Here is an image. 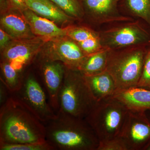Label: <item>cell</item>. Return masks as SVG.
I'll return each mask as SVG.
<instances>
[{
    "instance_id": "cell-1",
    "label": "cell",
    "mask_w": 150,
    "mask_h": 150,
    "mask_svg": "<svg viewBox=\"0 0 150 150\" xmlns=\"http://www.w3.org/2000/svg\"><path fill=\"white\" fill-rule=\"evenodd\" d=\"M44 123L11 94L0 109V143L36 144L46 142Z\"/></svg>"
},
{
    "instance_id": "cell-2",
    "label": "cell",
    "mask_w": 150,
    "mask_h": 150,
    "mask_svg": "<svg viewBox=\"0 0 150 150\" xmlns=\"http://www.w3.org/2000/svg\"><path fill=\"white\" fill-rule=\"evenodd\" d=\"M46 141L55 150H97L99 140L85 118L58 112L44 123Z\"/></svg>"
},
{
    "instance_id": "cell-3",
    "label": "cell",
    "mask_w": 150,
    "mask_h": 150,
    "mask_svg": "<svg viewBox=\"0 0 150 150\" xmlns=\"http://www.w3.org/2000/svg\"><path fill=\"white\" fill-rule=\"evenodd\" d=\"M150 46L135 45L110 50L105 71L114 80L117 90L137 86Z\"/></svg>"
},
{
    "instance_id": "cell-4",
    "label": "cell",
    "mask_w": 150,
    "mask_h": 150,
    "mask_svg": "<svg viewBox=\"0 0 150 150\" xmlns=\"http://www.w3.org/2000/svg\"><path fill=\"white\" fill-rule=\"evenodd\" d=\"M96 102L84 76L79 71L67 68L59 96L58 112L85 118Z\"/></svg>"
},
{
    "instance_id": "cell-5",
    "label": "cell",
    "mask_w": 150,
    "mask_h": 150,
    "mask_svg": "<svg viewBox=\"0 0 150 150\" xmlns=\"http://www.w3.org/2000/svg\"><path fill=\"white\" fill-rule=\"evenodd\" d=\"M129 109L121 101L110 97L96 102L85 118L99 141L121 135Z\"/></svg>"
},
{
    "instance_id": "cell-6",
    "label": "cell",
    "mask_w": 150,
    "mask_h": 150,
    "mask_svg": "<svg viewBox=\"0 0 150 150\" xmlns=\"http://www.w3.org/2000/svg\"><path fill=\"white\" fill-rule=\"evenodd\" d=\"M103 48L115 50L135 46H150V28L140 19L109 25L98 31Z\"/></svg>"
},
{
    "instance_id": "cell-7",
    "label": "cell",
    "mask_w": 150,
    "mask_h": 150,
    "mask_svg": "<svg viewBox=\"0 0 150 150\" xmlns=\"http://www.w3.org/2000/svg\"><path fill=\"white\" fill-rule=\"evenodd\" d=\"M11 94L43 123L56 116L43 84L32 73H29L23 77L20 88Z\"/></svg>"
},
{
    "instance_id": "cell-8",
    "label": "cell",
    "mask_w": 150,
    "mask_h": 150,
    "mask_svg": "<svg viewBox=\"0 0 150 150\" xmlns=\"http://www.w3.org/2000/svg\"><path fill=\"white\" fill-rule=\"evenodd\" d=\"M120 137L129 150H145L150 142V120L146 112L129 110Z\"/></svg>"
},
{
    "instance_id": "cell-9",
    "label": "cell",
    "mask_w": 150,
    "mask_h": 150,
    "mask_svg": "<svg viewBox=\"0 0 150 150\" xmlns=\"http://www.w3.org/2000/svg\"><path fill=\"white\" fill-rule=\"evenodd\" d=\"M85 14L98 25L104 26L135 19L124 15L119 9L121 0H78Z\"/></svg>"
},
{
    "instance_id": "cell-10",
    "label": "cell",
    "mask_w": 150,
    "mask_h": 150,
    "mask_svg": "<svg viewBox=\"0 0 150 150\" xmlns=\"http://www.w3.org/2000/svg\"><path fill=\"white\" fill-rule=\"evenodd\" d=\"M39 68L42 80L49 103L56 113L59 109V96L66 73L62 62L52 61L43 56Z\"/></svg>"
},
{
    "instance_id": "cell-11",
    "label": "cell",
    "mask_w": 150,
    "mask_h": 150,
    "mask_svg": "<svg viewBox=\"0 0 150 150\" xmlns=\"http://www.w3.org/2000/svg\"><path fill=\"white\" fill-rule=\"evenodd\" d=\"M64 37L51 40L43 56L62 62L67 69L79 71L86 55L75 41L68 36Z\"/></svg>"
},
{
    "instance_id": "cell-12",
    "label": "cell",
    "mask_w": 150,
    "mask_h": 150,
    "mask_svg": "<svg viewBox=\"0 0 150 150\" xmlns=\"http://www.w3.org/2000/svg\"><path fill=\"white\" fill-rule=\"evenodd\" d=\"M14 40L3 50V62L19 73L36 56L44 40L35 38Z\"/></svg>"
},
{
    "instance_id": "cell-13",
    "label": "cell",
    "mask_w": 150,
    "mask_h": 150,
    "mask_svg": "<svg viewBox=\"0 0 150 150\" xmlns=\"http://www.w3.org/2000/svg\"><path fill=\"white\" fill-rule=\"evenodd\" d=\"M22 16L29 24L34 35L44 41H51L67 36V28L58 27L54 22L38 15L29 8L21 11Z\"/></svg>"
},
{
    "instance_id": "cell-14",
    "label": "cell",
    "mask_w": 150,
    "mask_h": 150,
    "mask_svg": "<svg viewBox=\"0 0 150 150\" xmlns=\"http://www.w3.org/2000/svg\"><path fill=\"white\" fill-rule=\"evenodd\" d=\"M113 97L125 105L129 110H150V89L134 87L116 91Z\"/></svg>"
},
{
    "instance_id": "cell-15",
    "label": "cell",
    "mask_w": 150,
    "mask_h": 150,
    "mask_svg": "<svg viewBox=\"0 0 150 150\" xmlns=\"http://www.w3.org/2000/svg\"><path fill=\"white\" fill-rule=\"evenodd\" d=\"M84 76L97 102L113 96L117 91L114 80L106 71Z\"/></svg>"
},
{
    "instance_id": "cell-16",
    "label": "cell",
    "mask_w": 150,
    "mask_h": 150,
    "mask_svg": "<svg viewBox=\"0 0 150 150\" xmlns=\"http://www.w3.org/2000/svg\"><path fill=\"white\" fill-rule=\"evenodd\" d=\"M25 3L28 8L38 15L58 23H66L72 18L50 0H25Z\"/></svg>"
},
{
    "instance_id": "cell-17",
    "label": "cell",
    "mask_w": 150,
    "mask_h": 150,
    "mask_svg": "<svg viewBox=\"0 0 150 150\" xmlns=\"http://www.w3.org/2000/svg\"><path fill=\"white\" fill-rule=\"evenodd\" d=\"M1 24L6 32L14 40L31 39L35 38L29 24L25 19L15 14L4 16Z\"/></svg>"
},
{
    "instance_id": "cell-18",
    "label": "cell",
    "mask_w": 150,
    "mask_h": 150,
    "mask_svg": "<svg viewBox=\"0 0 150 150\" xmlns=\"http://www.w3.org/2000/svg\"><path fill=\"white\" fill-rule=\"evenodd\" d=\"M119 9L124 15L141 20L150 28V0H121Z\"/></svg>"
},
{
    "instance_id": "cell-19",
    "label": "cell",
    "mask_w": 150,
    "mask_h": 150,
    "mask_svg": "<svg viewBox=\"0 0 150 150\" xmlns=\"http://www.w3.org/2000/svg\"><path fill=\"white\" fill-rule=\"evenodd\" d=\"M110 50L103 48L101 50L86 55L79 71L84 76L97 74L106 70Z\"/></svg>"
},
{
    "instance_id": "cell-20",
    "label": "cell",
    "mask_w": 150,
    "mask_h": 150,
    "mask_svg": "<svg viewBox=\"0 0 150 150\" xmlns=\"http://www.w3.org/2000/svg\"><path fill=\"white\" fill-rule=\"evenodd\" d=\"M99 35L98 31L84 26H71L67 28V36L77 43Z\"/></svg>"
},
{
    "instance_id": "cell-21",
    "label": "cell",
    "mask_w": 150,
    "mask_h": 150,
    "mask_svg": "<svg viewBox=\"0 0 150 150\" xmlns=\"http://www.w3.org/2000/svg\"><path fill=\"white\" fill-rule=\"evenodd\" d=\"M67 14L74 18L81 19L83 16L82 8L78 0H50Z\"/></svg>"
},
{
    "instance_id": "cell-22",
    "label": "cell",
    "mask_w": 150,
    "mask_h": 150,
    "mask_svg": "<svg viewBox=\"0 0 150 150\" xmlns=\"http://www.w3.org/2000/svg\"><path fill=\"white\" fill-rule=\"evenodd\" d=\"M0 150H55L46 141L36 144H9L0 143Z\"/></svg>"
},
{
    "instance_id": "cell-23",
    "label": "cell",
    "mask_w": 150,
    "mask_h": 150,
    "mask_svg": "<svg viewBox=\"0 0 150 150\" xmlns=\"http://www.w3.org/2000/svg\"><path fill=\"white\" fill-rule=\"evenodd\" d=\"M97 150H129V149L123 138L119 136L99 141Z\"/></svg>"
},
{
    "instance_id": "cell-24",
    "label": "cell",
    "mask_w": 150,
    "mask_h": 150,
    "mask_svg": "<svg viewBox=\"0 0 150 150\" xmlns=\"http://www.w3.org/2000/svg\"><path fill=\"white\" fill-rule=\"evenodd\" d=\"M136 87L150 89V46L145 58L141 77Z\"/></svg>"
},
{
    "instance_id": "cell-25",
    "label": "cell",
    "mask_w": 150,
    "mask_h": 150,
    "mask_svg": "<svg viewBox=\"0 0 150 150\" xmlns=\"http://www.w3.org/2000/svg\"><path fill=\"white\" fill-rule=\"evenodd\" d=\"M11 95V93L8 90L4 83L1 80L0 84V105L1 106L6 102L9 97Z\"/></svg>"
},
{
    "instance_id": "cell-26",
    "label": "cell",
    "mask_w": 150,
    "mask_h": 150,
    "mask_svg": "<svg viewBox=\"0 0 150 150\" xmlns=\"http://www.w3.org/2000/svg\"><path fill=\"white\" fill-rule=\"evenodd\" d=\"M12 38L6 32L4 31L1 28L0 30V47L1 50L3 51L11 42Z\"/></svg>"
},
{
    "instance_id": "cell-27",
    "label": "cell",
    "mask_w": 150,
    "mask_h": 150,
    "mask_svg": "<svg viewBox=\"0 0 150 150\" xmlns=\"http://www.w3.org/2000/svg\"><path fill=\"white\" fill-rule=\"evenodd\" d=\"M9 1L11 4L21 11L27 8L25 0H9Z\"/></svg>"
},
{
    "instance_id": "cell-28",
    "label": "cell",
    "mask_w": 150,
    "mask_h": 150,
    "mask_svg": "<svg viewBox=\"0 0 150 150\" xmlns=\"http://www.w3.org/2000/svg\"><path fill=\"white\" fill-rule=\"evenodd\" d=\"M146 114L147 115L148 118L150 120V110L149 111H147L146 112Z\"/></svg>"
},
{
    "instance_id": "cell-29",
    "label": "cell",
    "mask_w": 150,
    "mask_h": 150,
    "mask_svg": "<svg viewBox=\"0 0 150 150\" xmlns=\"http://www.w3.org/2000/svg\"><path fill=\"white\" fill-rule=\"evenodd\" d=\"M145 150H150V142L149 144L146 147V148Z\"/></svg>"
}]
</instances>
